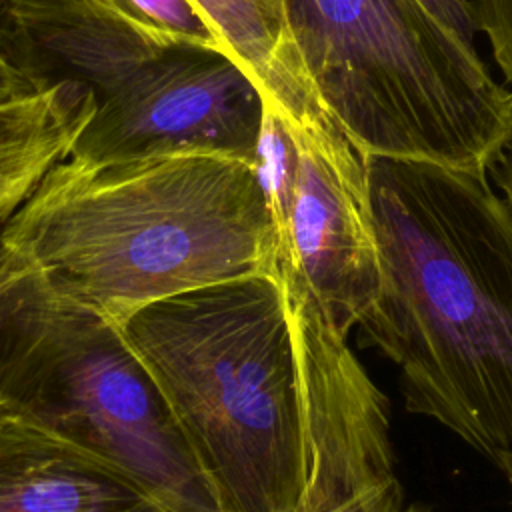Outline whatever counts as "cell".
<instances>
[{
    "label": "cell",
    "mask_w": 512,
    "mask_h": 512,
    "mask_svg": "<svg viewBox=\"0 0 512 512\" xmlns=\"http://www.w3.org/2000/svg\"><path fill=\"white\" fill-rule=\"evenodd\" d=\"M118 326L222 512H328L394 478L386 398L284 258Z\"/></svg>",
    "instance_id": "cell-1"
},
{
    "label": "cell",
    "mask_w": 512,
    "mask_h": 512,
    "mask_svg": "<svg viewBox=\"0 0 512 512\" xmlns=\"http://www.w3.org/2000/svg\"><path fill=\"white\" fill-rule=\"evenodd\" d=\"M378 292L358 322L406 410L502 472L512 462V210L488 180L362 156Z\"/></svg>",
    "instance_id": "cell-2"
},
{
    "label": "cell",
    "mask_w": 512,
    "mask_h": 512,
    "mask_svg": "<svg viewBox=\"0 0 512 512\" xmlns=\"http://www.w3.org/2000/svg\"><path fill=\"white\" fill-rule=\"evenodd\" d=\"M0 244L118 324L180 292L272 274L276 220L258 162L64 158L0 226Z\"/></svg>",
    "instance_id": "cell-3"
},
{
    "label": "cell",
    "mask_w": 512,
    "mask_h": 512,
    "mask_svg": "<svg viewBox=\"0 0 512 512\" xmlns=\"http://www.w3.org/2000/svg\"><path fill=\"white\" fill-rule=\"evenodd\" d=\"M0 50L36 94L66 106L74 162H258L264 94L224 48L144 30L90 0H4Z\"/></svg>",
    "instance_id": "cell-4"
},
{
    "label": "cell",
    "mask_w": 512,
    "mask_h": 512,
    "mask_svg": "<svg viewBox=\"0 0 512 512\" xmlns=\"http://www.w3.org/2000/svg\"><path fill=\"white\" fill-rule=\"evenodd\" d=\"M318 104L360 156L486 180L512 134V90L420 0H284Z\"/></svg>",
    "instance_id": "cell-5"
},
{
    "label": "cell",
    "mask_w": 512,
    "mask_h": 512,
    "mask_svg": "<svg viewBox=\"0 0 512 512\" xmlns=\"http://www.w3.org/2000/svg\"><path fill=\"white\" fill-rule=\"evenodd\" d=\"M0 408L130 476L170 512H222L156 380L98 310L0 244Z\"/></svg>",
    "instance_id": "cell-6"
},
{
    "label": "cell",
    "mask_w": 512,
    "mask_h": 512,
    "mask_svg": "<svg viewBox=\"0 0 512 512\" xmlns=\"http://www.w3.org/2000/svg\"><path fill=\"white\" fill-rule=\"evenodd\" d=\"M258 166L276 220V256L350 334L378 292L362 156L332 122L290 124L270 108Z\"/></svg>",
    "instance_id": "cell-7"
},
{
    "label": "cell",
    "mask_w": 512,
    "mask_h": 512,
    "mask_svg": "<svg viewBox=\"0 0 512 512\" xmlns=\"http://www.w3.org/2000/svg\"><path fill=\"white\" fill-rule=\"evenodd\" d=\"M0 512H170L114 466L0 418Z\"/></svg>",
    "instance_id": "cell-8"
},
{
    "label": "cell",
    "mask_w": 512,
    "mask_h": 512,
    "mask_svg": "<svg viewBox=\"0 0 512 512\" xmlns=\"http://www.w3.org/2000/svg\"><path fill=\"white\" fill-rule=\"evenodd\" d=\"M220 46L256 80L266 108L284 122L332 120L316 100L312 84L290 40L284 0H192Z\"/></svg>",
    "instance_id": "cell-9"
},
{
    "label": "cell",
    "mask_w": 512,
    "mask_h": 512,
    "mask_svg": "<svg viewBox=\"0 0 512 512\" xmlns=\"http://www.w3.org/2000/svg\"><path fill=\"white\" fill-rule=\"evenodd\" d=\"M72 122L56 92L0 108V226L40 178L68 158Z\"/></svg>",
    "instance_id": "cell-10"
},
{
    "label": "cell",
    "mask_w": 512,
    "mask_h": 512,
    "mask_svg": "<svg viewBox=\"0 0 512 512\" xmlns=\"http://www.w3.org/2000/svg\"><path fill=\"white\" fill-rule=\"evenodd\" d=\"M100 8L128 20L144 30L198 42L206 46H220L214 30L200 14L192 0H90Z\"/></svg>",
    "instance_id": "cell-11"
},
{
    "label": "cell",
    "mask_w": 512,
    "mask_h": 512,
    "mask_svg": "<svg viewBox=\"0 0 512 512\" xmlns=\"http://www.w3.org/2000/svg\"><path fill=\"white\" fill-rule=\"evenodd\" d=\"M478 32L490 40L494 62L512 86V0H472Z\"/></svg>",
    "instance_id": "cell-12"
},
{
    "label": "cell",
    "mask_w": 512,
    "mask_h": 512,
    "mask_svg": "<svg viewBox=\"0 0 512 512\" xmlns=\"http://www.w3.org/2000/svg\"><path fill=\"white\" fill-rule=\"evenodd\" d=\"M328 512H432L420 504H404L402 488L394 478L338 504Z\"/></svg>",
    "instance_id": "cell-13"
},
{
    "label": "cell",
    "mask_w": 512,
    "mask_h": 512,
    "mask_svg": "<svg viewBox=\"0 0 512 512\" xmlns=\"http://www.w3.org/2000/svg\"><path fill=\"white\" fill-rule=\"evenodd\" d=\"M424 8L440 20L450 32H454L464 42L476 46V20L470 0H420Z\"/></svg>",
    "instance_id": "cell-14"
},
{
    "label": "cell",
    "mask_w": 512,
    "mask_h": 512,
    "mask_svg": "<svg viewBox=\"0 0 512 512\" xmlns=\"http://www.w3.org/2000/svg\"><path fill=\"white\" fill-rule=\"evenodd\" d=\"M4 0H0V12H2ZM38 96L30 82L6 60V56L0 50V108L14 106L20 102H26L30 98Z\"/></svg>",
    "instance_id": "cell-15"
},
{
    "label": "cell",
    "mask_w": 512,
    "mask_h": 512,
    "mask_svg": "<svg viewBox=\"0 0 512 512\" xmlns=\"http://www.w3.org/2000/svg\"><path fill=\"white\" fill-rule=\"evenodd\" d=\"M496 180L504 192V202L512 210V134L508 140V146L504 150V156L500 164L496 166Z\"/></svg>",
    "instance_id": "cell-16"
},
{
    "label": "cell",
    "mask_w": 512,
    "mask_h": 512,
    "mask_svg": "<svg viewBox=\"0 0 512 512\" xmlns=\"http://www.w3.org/2000/svg\"><path fill=\"white\" fill-rule=\"evenodd\" d=\"M504 476H506V480L510 482V486H512V462L506 466V470H504Z\"/></svg>",
    "instance_id": "cell-17"
},
{
    "label": "cell",
    "mask_w": 512,
    "mask_h": 512,
    "mask_svg": "<svg viewBox=\"0 0 512 512\" xmlns=\"http://www.w3.org/2000/svg\"><path fill=\"white\" fill-rule=\"evenodd\" d=\"M2 416H4V412H2V408H0V418H2Z\"/></svg>",
    "instance_id": "cell-18"
}]
</instances>
